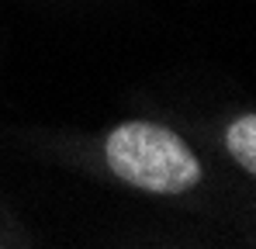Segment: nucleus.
<instances>
[{
    "instance_id": "1",
    "label": "nucleus",
    "mask_w": 256,
    "mask_h": 249,
    "mask_svg": "<svg viewBox=\"0 0 256 249\" xmlns=\"http://www.w3.org/2000/svg\"><path fill=\"white\" fill-rule=\"evenodd\" d=\"M108 166L132 187L156 194H180L201 180V166L180 135L149 122H128L111 132Z\"/></svg>"
},
{
    "instance_id": "2",
    "label": "nucleus",
    "mask_w": 256,
    "mask_h": 249,
    "mask_svg": "<svg viewBox=\"0 0 256 249\" xmlns=\"http://www.w3.org/2000/svg\"><path fill=\"white\" fill-rule=\"evenodd\" d=\"M225 146H228L232 160L256 176V114H242L239 122L228 124Z\"/></svg>"
}]
</instances>
